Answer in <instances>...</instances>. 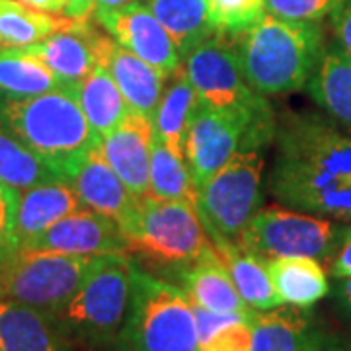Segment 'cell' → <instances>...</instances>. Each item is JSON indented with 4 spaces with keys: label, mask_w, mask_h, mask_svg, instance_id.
I'll list each match as a JSON object with an SVG mask.
<instances>
[{
    "label": "cell",
    "mask_w": 351,
    "mask_h": 351,
    "mask_svg": "<svg viewBox=\"0 0 351 351\" xmlns=\"http://www.w3.org/2000/svg\"><path fill=\"white\" fill-rule=\"evenodd\" d=\"M271 195L293 211L351 225V129L311 112H291L276 129Z\"/></svg>",
    "instance_id": "obj_1"
},
{
    "label": "cell",
    "mask_w": 351,
    "mask_h": 351,
    "mask_svg": "<svg viewBox=\"0 0 351 351\" xmlns=\"http://www.w3.org/2000/svg\"><path fill=\"white\" fill-rule=\"evenodd\" d=\"M246 82L262 96L306 86L326 47L320 22H291L265 14L234 38Z\"/></svg>",
    "instance_id": "obj_2"
},
{
    "label": "cell",
    "mask_w": 351,
    "mask_h": 351,
    "mask_svg": "<svg viewBox=\"0 0 351 351\" xmlns=\"http://www.w3.org/2000/svg\"><path fill=\"white\" fill-rule=\"evenodd\" d=\"M75 86L29 98L0 96V125L41 156L66 182H71V176L88 151L100 143L80 108Z\"/></svg>",
    "instance_id": "obj_3"
},
{
    "label": "cell",
    "mask_w": 351,
    "mask_h": 351,
    "mask_svg": "<svg viewBox=\"0 0 351 351\" xmlns=\"http://www.w3.org/2000/svg\"><path fill=\"white\" fill-rule=\"evenodd\" d=\"M117 343L131 351H201L186 291L151 276L133 260L131 299Z\"/></svg>",
    "instance_id": "obj_4"
},
{
    "label": "cell",
    "mask_w": 351,
    "mask_h": 351,
    "mask_svg": "<svg viewBox=\"0 0 351 351\" xmlns=\"http://www.w3.org/2000/svg\"><path fill=\"white\" fill-rule=\"evenodd\" d=\"M131 256H106L71 301L49 314L80 351H104L117 343L131 299Z\"/></svg>",
    "instance_id": "obj_5"
},
{
    "label": "cell",
    "mask_w": 351,
    "mask_h": 351,
    "mask_svg": "<svg viewBox=\"0 0 351 351\" xmlns=\"http://www.w3.org/2000/svg\"><path fill=\"white\" fill-rule=\"evenodd\" d=\"M129 256L176 274L213 246L197 209L184 201L141 197L137 213L123 228Z\"/></svg>",
    "instance_id": "obj_6"
},
{
    "label": "cell",
    "mask_w": 351,
    "mask_h": 351,
    "mask_svg": "<svg viewBox=\"0 0 351 351\" xmlns=\"http://www.w3.org/2000/svg\"><path fill=\"white\" fill-rule=\"evenodd\" d=\"M104 258L20 248L0 260V299L22 302L41 313H57Z\"/></svg>",
    "instance_id": "obj_7"
},
{
    "label": "cell",
    "mask_w": 351,
    "mask_h": 351,
    "mask_svg": "<svg viewBox=\"0 0 351 351\" xmlns=\"http://www.w3.org/2000/svg\"><path fill=\"white\" fill-rule=\"evenodd\" d=\"M263 147L240 149L228 162L197 188L195 209L213 244L239 239L262 207Z\"/></svg>",
    "instance_id": "obj_8"
},
{
    "label": "cell",
    "mask_w": 351,
    "mask_h": 351,
    "mask_svg": "<svg viewBox=\"0 0 351 351\" xmlns=\"http://www.w3.org/2000/svg\"><path fill=\"white\" fill-rule=\"evenodd\" d=\"M274 110L262 113L219 110L201 101L195 119L186 135V160L199 188L217 174L240 149L267 147L276 138Z\"/></svg>",
    "instance_id": "obj_9"
},
{
    "label": "cell",
    "mask_w": 351,
    "mask_h": 351,
    "mask_svg": "<svg viewBox=\"0 0 351 351\" xmlns=\"http://www.w3.org/2000/svg\"><path fill=\"white\" fill-rule=\"evenodd\" d=\"M350 226V223H338L293 209H260L244 226L237 242L265 260L308 256L326 262L336 256Z\"/></svg>",
    "instance_id": "obj_10"
},
{
    "label": "cell",
    "mask_w": 351,
    "mask_h": 351,
    "mask_svg": "<svg viewBox=\"0 0 351 351\" xmlns=\"http://www.w3.org/2000/svg\"><path fill=\"white\" fill-rule=\"evenodd\" d=\"M184 69L203 104L219 110L262 113L271 106L246 82L237 43L225 34H213L184 57Z\"/></svg>",
    "instance_id": "obj_11"
},
{
    "label": "cell",
    "mask_w": 351,
    "mask_h": 351,
    "mask_svg": "<svg viewBox=\"0 0 351 351\" xmlns=\"http://www.w3.org/2000/svg\"><path fill=\"white\" fill-rule=\"evenodd\" d=\"M94 18L119 45L160 71L166 80L182 69V55L174 39L164 29L147 2L137 0L113 10L96 12Z\"/></svg>",
    "instance_id": "obj_12"
},
{
    "label": "cell",
    "mask_w": 351,
    "mask_h": 351,
    "mask_svg": "<svg viewBox=\"0 0 351 351\" xmlns=\"http://www.w3.org/2000/svg\"><path fill=\"white\" fill-rule=\"evenodd\" d=\"M112 41V36L96 32L88 20H76L71 27L20 49L41 61L64 84L75 86L104 64Z\"/></svg>",
    "instance_id": "obj_13"
},
{
    "label": "cell",
    "mask_w": 351,
    "mask_h": 351,
    "mask_svg": "<svg viewBox=\"0 0 351 351\" xmlns=\"http://www.w3.org/2000/svg\"><path fill=\"white\" fill-rule=\"evenodd\" d=\"M24 248L69 256H129L127 239L119 223L86 207L63 217Z\"/></svg>",
    "instance_id": "obj_14"
},
{
    "label": "cell",
    "mask_w": 351,
    "mask_h": 351,
    "mask_svg": "<svg viewBox=\"0 0 351 351\" xmlns=\"http://www.w3.org/2000/svg\"><path fill=\"white\" fill-rule=\"evenodd\" d=\"M71 184L82 207L112 217L121 228L129 226L141 205V197L127 188L106 160L100 143H96L82 162L76 166L75 174L71 176Z\"/></svg>",
    "instance_id": "obj_15"
},
{
    "label": "cell",
    "mask_w": 351,
    "mask_h": 351,
    "mask_svg": "<svg viewBox=\"0 0 351 351\" xmlns=\"http://www.w3.org/2000/svg\"><path fill=\"white\" fill-rule=\"evenodd\" d=\"M152 138V119L133 110L100 138L106 160L137 197L149 195Z\"/></svg>",
    "instance_id": "obj_16"
},
{
    "label": "cell",
    "mask_w": 351,
    "mask_h": 351,
    "mask_svg": "<svg viewBox=\"0 0 351 351\" xmlns=\"http://www.w3.org/2000/svg\"><path fill=\"white\" fill-rule=\"evenodd\" d=\"M328 338L308 308L285 304L256 311L252 318L250 351H320Z\"/></svg>",
    "instance_id": "obj_17"
},
{
    "label": "cell",
    "mask_w": 351,
    "mask_h": 351,
    "mask_svg": "<svg viewBox=\"0 0 351 351\" xmlns=\"http://www.w3.org/2000/svg\"><path fill=\"white\" fill-rule=\"evenodd\" d=\"M174 277L195 306L211 313H237L244 316L256 313L240 297L215 244L197 260L178 269Z\"/></svg>",
    "instance_id": "obj_18"
},
{
    "label": "cell",
    "mask_w": 351,
    "mask_h": 351,
    "mask_svg": "<svg viewBox=\"0 0 351 351\" xmlns=\"http://www.w3.org/2000/svg\"><path fill=\"white\" fill-rule=\"evenodd\" d=\"M0 351H80L47 313L0 299Z\"/></svg>",
    "instance_id": "obj_19"
},
{
    "label": "cell",
    "mask_w": 351,
    "mask_h": 351,
    "mask_svg": "<svg viewBox=\"0 0 351 351\" xmlns=\"http://www.w3.org/2000/svg\"><path fill=\"white\" fill-rule=\"evenodd\" d=\"M78 209H82V203L78 199L73 184L66 180L45 182L34 188L22 189L16 223L20 248L27 246L43 230Z\"/></svg>",
    "instance_id": "obj_20"
},
{
    "label": "cell",
    "mask_w": 351,
    "mask_h": 351,
    "mask_svg": "<svg viewBox=\"0 0 351 351\" xmlns=\"http://www.w3.org/2000/svg\"><path fill=\"white\" fill-rule=\"evenodd\" d=\"M101 66L110 71L127 106L133 112L143 113L152 119L166 86V78L160 75V71L119 45L115 39Z\"/></svg>",
    "instance_id": "obj_21"
},
{
    "label": "cell",
    "mask_w": 351,
    "mask_h": 351,
    "mask_svg": "<svg viewBox=\"0 0 351 351\" xmlns=\"http://www.w3.org/2000/svg\"><path fill=\"white\" fill-rule=\"evenodd\" d=\"M304 90L332 119L351 129V59L334 39L326 41Z\"/></svg>",
    "instance_id": "obj_22"
},
{
    "label": "cell",
    "mask_w": 351,
    "mask_h": 351,
    "mask_svg": "<svg viewBox=\"0 0 351 351\" xmlns=\"http://www.w3.org/2000/svg\"><path fill=\"white\" fill-rule=\"evenodd\" d=\"M271 283L281 304L313 308L330 293L328 276L320 260L308 256H283L267 260Z\"/></svg>",
    "instance_id": "obj_23"
},
{
    "label": "cell",
    "mask_w": 351,
    "mask_h": 351,
    "mask_svg": "<svg viewBox=\"0 0 351 351\" xmlns=\"http://www.w3.org/2000/svg\"><path fill=\"white\" fill-rule=\"evenodd\" d=\"M166 82L168 84L164 86L162 98L158 101V108L152 117L154 137L164 141L176 152L186 156L184 151L186 135L191 127V121L197 115L201 98L197 96L195 88L191 86L184 64Z\"/></svg>",
    "instance_id": "obj_24"
},
{
    "label": "cell",
    "mask_w": 351,
    "mask_h": 351,
    "mask_svg": "<svg viewBox=\"0 0 351 351\" xmlns=\"http://www.w3.org/2000/svg\"><path fill=\"white\" fill-rule=\"evenodd\" d=\"M215 248L219 252L221 260L225 262L228 276L240 293V297L250 308L269 311L281 306L265 258L242 248L237 240L217 242Z\"/></svg>",
    "instance_id": "obj_25"
},
{
    "label": "cell",
    "mask_w": 351,
    "mask_h": 351,
    "mask_svg": "<svg viewBox=\"0 0 351 351\" xmlns=\"http://www.w3.org/2000/svg\"><path fill=\"white\" fill-rule=\"evenodd\" d=\"M75 92L88 123L98 138L108 135L131 110L106 66H96L76 84Z\"/></svg>",
    "instance_id": "obj_26"
},
{
    "label": "cell",
    "mask_w": 351,
    "mask_h": 351,
    "mask_svg": "<svg viewBox=\"0 0 351 351\" xmlns=\"http://www.w3.org/2000/svg\"><path fill=\"white\" fill-rule=\"evenodd\" d=\"M76 20L41 12L20 0H0V47L20 49L66 29Z\"/></svg>",
    "instance_id": "obj_27"
},
{
    "label": "cell",
    "mask_w": 351,
    "mask_h": 351,
    "mask_svg": "<svg viewBox=\"0 0 351 351\" xmlns=\"http://www.w3.org/2000/svg\"><path fill=\"white\" fill-rule=\"evenodd\" d=\"M147 6L174 39L182 59L217 34L209 22L205 0H147Z\"/></svg>",
    "instance_id": "obj_28"
},
{
    "label": "cell",
    "mask_w": 351,
    "mask_h": 351,
    "mask_svg": "<svg viewBox=\"0 0 351 351\" xmlns=\"http://www.w3.org/2000/svg\"><path fill=\"white\" fill-rule=\"evenodd\" d=\"M149 195L156 199L184 201L193 207L197 203V186L186 156L156 137L152 138Z\"/></svg>",
    "instance_id": "obj_29"
},
{
    "label": "cell",
    "mask_w": 351,
    "mask_h": 351,
    "mask_svg": "<svg viewBox=\"0 0 351 351\" xmlns=\"http://www.w3.org/2000/svg\"><path fill=\"white\" fill-rule=\"evenodd\" d=\"M45 64L22 49L0 47V92L10 98H29L66 88Z\"/></svg>",
    "instance_id": "obj_30"
},
{
    "label": "cell",
    "mask_w": 351,
    "mask_h": 351,
    "mask_svg": "<svg viewBox=\"0 0 351 351\" xmlns=\"http://www.w3.org/2000/svg\"><path fill=\"white\" fill-rule=\"evenodd\" d=\"M55 180L63 178L6 127L0 125V184L27 189Z\"/></svg>",
    "instance_id": "obj_31"
},
{
    "label": "cell",
    "mask_w": 351,
    "mask_h": 351,
    "mask_svg": "<svg viewBox=\"0 0 351 351\" xmlns=\"http://www.w3.org/2000/svg\"><path fill=\"white\" fill-rule=\"evenodd\" d=\"M201 351H250L252 316L211 313L193 304Z\"/></svg>",
    "instance_id": "obj_32"
},
{
    "label": "cell",
    "mask_w": 351,
    "mask_h": 351,
    "mask_svg": "<svg viewBox=\"0 0 351 351\" xmlns=\"http://www.w3.org/2000/svg\"><path fill=\"white\" fill-rule=\"evenodd\" d=\"M215 32L237 38L265 16V0H205Z\"/></svg>",
    "instance_id": "obj_33"
},
{
    "label": "cell",
    "mask_w": 351,
    "mask_h": 351,
    "mask_svg": "<svg viewBox=\"0 0 351 351\" xmlns=\"http://www.w3.org/2000/svg\"><path fill=\"white\" fill-rule=\"evenodd\" d=\"M341 0H265V14L291 22H320Z\"/></svg>",
    "instance_id": "obj_34"
},
{
    "label": "cell",
    "mask_w": 351,
    "mask_h": 351,
    "mask_svg": "<svg viewBox=\"0 0 351 351\" xmlns=\"http://www.w3.org/2000/svg\"><path fill=\"white\" fill-rule=\"evenodd\" d=\"M22 189L0 184V260L20 250L16 223H18V203Z\"/></svg>",
    "instance_id": "obj_35"
},
{
    "label": "cell",
    "mask_w": 351,
    "mask_h": 351,
    "mask_svg": "<svg viewBox=\"0 0 351 351\" xmlns=\"http://www.w3.org/2000/svg\"><path fill=\"white\" fill-rule=\"evenodd\" d=\"M330 27L334 41L351 59V0H341L338 8L330 14Z\"/></svg>",
    "instance_id": "obj_36"
},
{
    "label": "cell",
    "mask_w": 351,
    "mask_h": 351,
    "mask_svg": "<svg viewBox=\"0 0 351 351\" xmlns=\"http://www.w3.org/2000/svg\"><path fill=\"white\" fill-rule=\"evenodd\" d=\"M330 271H332V276L336 277V279L351 277V226L343 242H341V246L336 252V256L332 258Z\"/></svg>",
    "instance_id": "obj_37"
},
{
    "label": "cell",
    "mask_w": 351,
    "mask_h": 351,
    "mask_svg": "<svg viewBox=\"0 0 351 351\" xmlns=\"http://www.w3.org/2000/svg\"><path fill=\"white\" fill-rule=\"evenodd\" d=\"M332 297H334V306L339 316L348 324H351V277L338 279L336 287L332 291Z\"/></svg>",
    "instance_id": "obj_38"
},
{
    "label": "cell",
    "mask_w": 351,
    "mask_h": 351,
    "mask_svg": "<svg viewBox=\"0 0 351 351\" xmlns=\"http://www.w3.org/2000/svg\"><path fill=\"white\" fill-rule=\"evenodd\" d=\"M94 6L96 0H66V18L73 20H88L90 16H94Z\"/></svg>",
    "instance_id": "obj_39"
},
{
    "label": "cell",
    "mask_w": 351,
    "mask_h": 351,
    "mask_svg": "<svg viewBox=\"0 0 351 351\" xmlns=\"http://www.w3.org/2000/svg\"><path fill=\"white\" fill-rule=\"evenodd\" d=\"M20 2L41 12L57 14V16H64L66 12V0H20Z\"/></svg>",
    "instance_id": "obj_40"
},
{
    "label": "cell",
    "mask_w": 351,
    "mask_h": 351,
    "mask_svg": "<svg viewBox=\"0 0 351 351\" xmlns=\"http://www.w3.org/2000/svg\"><path fill=\"white\" fill-rule=\"evenodd\" d=\"M131 2H137V0H96L94 14L104 12V10H113V8L125 6V4H131Z\"/></svg>",
    "instance_id": "obj_41"
},
{
    "label": "cell",
    "mask_w": 351,
    "mask_h": 351,
    "mask_svg": "<svg viewBox=\"0 0 351 351\" xmlns=\"http://www.w3.org/2000/svg\"><path fill=\"white\" fill-rule=\"evenodd\" d=\"M320 351H351V341H343V339L330 336Z\"/></svg>",
    "instance_id": "obj_42"
},
{
    "label": "cell",
    "mask_w": 351,
    "mask_h": 351,
    "mask_svg": "<svg viewBox=\"0 0 351 351\" xmlns=\"http://www.w3.org/2000/svg\"><path fill=\"white\" fill-rule=\"evenodd\" d=\"M104 351H131V350H127V348H123V346L115 343V346H112V348H108V350H104Z\"/></svg>",
    "instance_id": "obj_43"
}]
</instances>
